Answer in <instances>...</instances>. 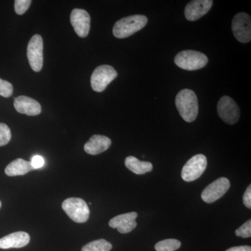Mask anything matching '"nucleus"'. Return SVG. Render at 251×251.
<instances>
[{
  "label": "nucleus",
  "mask_w": 251,
  "mask_h": 251,
  "mask_svg": "<svg viewBox=\"0 0 251 251\" xmlns=\"http://www.w3.org/2000/svg\"><path fill=\"white\" fill-rule=\"evenodd\" d=\"M175 105L184 121L193 122L197 118L198 101L193 91L188 89L180 91L175 98Z\"/></svg>",
  "instance_id": "obj_1"
},
{
  "label": "nucleus",
  "mask_w": 251,
  "mask_h": 251,
  "mask_svg": "<svg viewBox=\"0 0 251 251\" xmlns=\"http://www.w3.org/2000/svg\"><path fill=\"white\" fill-rule=\"evenodd\" d=\"M148 22V18L143 15L128 16L119 20L115 23L112 33L118 39H125L143 29Z\"/></svg>",
  "instance_id": "obj_2"
},
{
  "label": "nucleus",
  "mask_w": 251,
  "mask_h": 251,
  "mask_svg": "<svg viewBox=\"0 0 251 251\" xmlns=\"http://www.w3.org/2000/svg\"><path fill=\"white\" fill-rule=\"evenodd\" d=\"M62 209L74 222L83 224L88 221L90 211L84 200L77 198H67L63 202Z\"/></svg>",
  "instance_id": "obj_3"
},
{
  "label": "nucleus",
  "mask_w": 251,
  "mask_h": 251,
  "mask_svg": "<svg viewBox=\"0 0 251 251\" xmlns=\"http://www.w3.org/2000/svg\"><path fill=\"white\" fill-rule=\"evenodd\" d=\"M175 63L184 70L196 71L205 67L208 58L205 54L198 51L184 50L176 54Z\"/></svg>",
  "instance_id": "obj_4"
},
{
  "label": "nucleus",
  "mask_w": 251,
  "mask_h": 251,
  "mask_svg": "<svg viewBox=\"0 0 251 251\" xmlns=\"http://www.w3.org/2000/svg\"><path fill=\"white\" fill-rule=\"evenodd\" d=\"M117 76V72L110 65H101L96 68L91 76L92 90L102 92Z\"/></svg>",
  "instance_id": "obj_5"
},
{
  "label": "nucleus",
  "mask_w": 251,
  "mask_h": 251,
  "mask_svg": "<svg viewBox=\"0 0 251 251\" xmlns=\"http://www.w3.org/2000/svg\"><path fill=\"white\" fill-rule=\"evenodd\" d=\"M207 166V159L203 154H197L188 160L183 167L181 177L186 182L195 181L202 176Z\"/></svg>",
  "instance_id": "obj_6"
},
{
  "label": "nucleus",
  "mask_w": 251,
  "mask_h": 251,
  "mask_svg": "<svg viewBox=\"0 0 251 251\" xmlns=\"http://www.w3.org/2000/svg\"><path fill=\"white\" fill-rule=\"evenodd\" d=\"M44 41L39 34L31 37L27 46V58L29 65L34 72H39L44 64Z\"/></svg>",
  "instance_id": "obj_7"
},
{
  "label": "nucleus",
  "mask_w": 251,
  "mask_h": 251,
  "mask_svg": "<svg viewBox=\"0 0 251 251\" xmlns=\"http://www.w3.org/2000/svg\"><path fill=\"white\" fill-rule=\"evenodd\" d=\"M217 110L220 118L227 125L237 123L240 117V109L237 103L227 96H224L220 99Z\"/></svg>",
  "instance_id": "obj_8"
},
{
  "label": "nucleus",
  "mask_w": 251,
  "mask_h": 251,
  "mask_svg": "<svg viewBox=\"0 0 251 251\" xmlns=\"http://www.w3.org/2000/svg\"><path fill=\"white\" fill-rule=\"evenodd\" d=\"M234 37L241 43L251 40V18L249 14L242 12L234 16L232 23Z\"/></svg>",
  "instance_id": "obj_9"
},
{
  "label": "nucleus",
  "mask_w": 251,
  "mask_h": 251,
  "mask_svg": "<svg viewBox=\"0 0 251 251\" xmlns=\"http://www.w3.org/2000/svg\"><path fill=\"white\" fill-rule=\"evenodd\" d=\"M230 187L229 179L226 177L219 178L206 186L202 191L201 197L206 203H213L226 194Z\"/></svg>",
  "instance_id": "obj_10"
},
{
  "label": "nucleus",
  "mask_w": 251,
  "mask_h": 251,
  "mask_svg": "<svg viewBox=\"0 0 251 251\" xmlns=\"http://www.w3.org/2000/svg\"><path fill=\"white\" fill-rule=\"evenodd\" d=\"M70 21L77 35L82 38L88 36L90 30L91 18L87 11L74 9L71 14Z\"/></svg>",
  "instance_id": "obj_11"
},
{
  "label": "nucleus",
  "mask_w": 251,
  "mask_h": 251,
  "mask_svg": "<svg viewBox=\"0 0 251 251\" xmlns=\"http://www.w3.org/2000/svg\"><path fill=\"white\" fill-rule=\"evenodd\" d=\"M213 5L211 0H194L185 8V17L189 21H197L209 12Z\"/></svg>",
  "instance_id": "obj_12"
},
{
  "label": "nucleus",
  "mask_w": 251,
  "mask_h": 251,
  "mask_svg": "<svg viewBox=\"0 0 251 251\" xmlns=\"http://www.w3.org/2000/svg\"><path fill=\"white\" fill-rule=\"evenodd\" d=\"M137 217L138 214L134 211L121 214L112 218L109 221V226L112 228L117 229L120 233H128L136 227L137 223L135 219Z\"/></svg>",
  "instance_id": "obj_13"
},
{
  "label": "nucleus",
  "mask_w": 251,
  "mask_h": 251,
  "mask_svg": "<svg viewBox=\"0 0 251 251\" xmlns=\"http://www.w3.org/2000/svg\"><path fill=\"white\" fill-rule=\"evenodd\" d=\"M14 105L16 111L29 116H36L41 112L40 103L25 96H20L15 99Z\"/></svg>",
  "instance_id": "obj_14"
},
{
  "label": "nucleus",
  "mask_w": 251,
  "mask_h": 251,
  "mask_svg": "<svg viewBox=\"0 0 251 251\" xmlns=\"http://www.w3.org/2000/svg\"><path fill=\"white\" fill-rule=\"evenodd\" d=\"M29 242L30 237L27 232H14L0 239V249H19L25 247Z\"/></svg>",
  "instance_id": "obj_15"
},
{
  "label": "nucleus",
  "mask_w": 251,
  "mask_h": 251,
  "mask_svg": "<svg viewBox=\"0 0 251 251\" xmlns=\"http://www.w3.org/2000/svg\"><path fill=\"white\" fill-rule=\"evenodd\" d=\"M111 144V140L108 137L94 135L85 143L84 150L88 154L97 155L108 150Z\"/></svg>",
  "instance_id": "obj_16"
},
{
  "label": "nucleus",
  "mask_w": 251,
  "mask_h": 251,
  "mask_svg": "<svg viewBox=\"0 0 251 251\" xmlns=\"http://www.w3.org/2000/svg\"><path fill=\"white\" fill-rule=\"evenodd\" d=\"M30 161H27L22 158H17L10 163L5 169V173L9 176L24 175L32 171Z\"/></svg>",
  "instance_id": "obj_17"
},
{
  "label": "nucleus",
  "mask_w": 251,
  "mask_h": 251,
  "mask_svg": "<svg viewBox=\"0 0 251 251\" xmlns=\"http://www.w3.org/2000/svg\"><path fill=\"white\" fill-rule=\"evenodd\" d=\"M125 166L132 173L144 175L152 171L153 165L150 162L140 161L134 156H128L125 159Z\"/></svg>",
  "instance_id": "obj_18"
},
{
  "label": "nucleus",
  "mask_w": 251,
  "mask_h": 251,
  "mask_svg": "<svg viewBox=\"0 0 251 251\" xmlns=\"http://www.w3.org/2000/svg\"><path fill=\"white\" fill-rule=\"evenodd\" d=\"M112 248V244L110 242L100 239L86 244L82 248L81 251H110Z\"/></svg>",
  "instance_id": "obj_19"
},
{
  "label": "nucleus",
  "mask_w": 251,
  "mask_h": 251,
  "mask_svg": "<svg viewBox=\"0 0 251 251\" xmlns=\"http://www.w3.org/2000/svg\"><path fill=\"white\" fill-rule=\"evenodd\" d=\"M181 247V242L177 239H168L162 240L155 245L156 251H175Z\"/></svg>",
  "instance_id": "obj_20"
},
{
  "label": "nucleus",
  "mask_w": 251,
  "mask_h": 251,
  "mask_svg": "<svg viewBox=\"0 0 251 251\" xmlns=\"http://www.w3.org/2000/svg\"><path fill=\"white\" fill-rule=\"evenodd\" d=\"M11 139V132L9 127L4 123H0V147L4 146Z\"/></svg>",
  "instance_id": "obj_21"
},
{
  "label": "nucleus",
  "mask_w": 251,
  "mask_h": 251,
  "mask_svg": "<svg viewBox=\"0 0 251 251\" xmlns=\"http://www.w3.org/2000/svg\"><path fill=\"white\" fill-rule=\"evenodd\" d=\"M13 91L14 88L12 84L0 78V96L4 98H9L12 95Z\"/></svg>",
  "instance_id": "obj_22"
},
{
  "label": "nucleus",
  "mask_w": 251,
  "mask_h": 251,
  "mask_svg": "<svg viewBox=\"0 0 251 251\" xmlns=\"http://www.w3.org/2000/svg\"><path fill=\"white\" fill-rule=\"evenodd\" d=\"M31 3V0H16L14 7L16 14L18 15L24 14L29 9Z\"/></svg>",
  "instance_id": "obj_23"
},
{
  "label": "nucleus",
  "mask_w": 251,
  "mask_h": 251,
  "mask_svg": "<svg viewBox=\"0 0 251 251\" xmlns=\"http://www.w3.org/2000/svg\"><path fill=\"white\" fill-rule=\"evenodd\" d=\"M236 236L242 238H249L251 237V221L249 219L245 224H243L235 231Z\"/></svg>",
  "instance_id": "obj_24"
},
{
  "label": "nucleus",
  "mask_w": 251,
  "mask_h": 251,
  "mask_svg": "<svg viewBox=\"0 0 251 251\" xmlns=\"http://www.w3.org/2000/svg\"><path fill=\"white\" fill-rule=\"evenodd\" d=\"M30 163L33 169H39V168H42L44 166L45 161H44V158L42 156L36 155L31 158Z\"/></svg>",
  "instance_id": "obj_25"
},
{
  "label": "nucleus",
  "mask_w": 251,
  "mask_h": 251,
  "mask_svg": "<svg viewBox=\"0 0 251 251\" xmlns=\"http://www.w3.org/2000/svg\"><path fill=\"white\" fill-rule=\"evenodd\" d=\"M243 202L244 205L249 209L251 208V186L249 185V187L246 190L244 193V197H243Z\"/></svg>",
  "instance_id": "obj_26"
},
{
  "label": "nucleus",
  "mask_w": 251,
  "mask_h": 251,
  "mask_svg": "<svg viewBox=\"0 0 251 251\" xmlns=\"http://www.w3.org/2000/svg\"><path fill=\"white\" fill-rule=\"evenodd\" d=\"M226 251H251V247L249 246H240V247L230 248Z\"/></svg>",
  "instance_id": "obj_27"
},
{
  "label": "nucleus",
  "mask_w": 251,
  "mask_h": 251,
  "mask_svg": "<svg viewBox=\"0 0 251 251\" xmlns=\"http://www.w3.org/2000/svg\"><path fill=\"white\" fill-rule=\"evenodd\" d=\"M1 201H0V208H1Z\"/></svg>",
  "instance_id": "obj_28"
}]
</instances>
